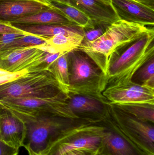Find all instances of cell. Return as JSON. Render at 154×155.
Segmentation results:
<instances>
[{
    "mask_svg": "<svg viewBox=\"0 0 154 155\" xmlns=\"http://www.w3.org/2000/svg\"><path fill=\"white\" fill-rule=\"evenodd\" d=\"M111 24L91 21L82 27L84 39L82 43L93 41L102 36Z\"/></svg>",
    "mask_w": 154,
    "mask_h": 155,
    "instance_id": "603a6c76",
    "label": "cell"
},
{
    "mask_svg": "<svg viewBox=\"0 0 154 155\" xmlns=\"http://www.w3.org/2000/svg\"><path fill=\"white\" fill-rule=\"evenodd\" d=\"M46 2L48 0H45ZM53 1H57V2H60L64 3L69 4L70 0H53Z\"/></svg>",
    "mask_w": 154,
    "mask_h": 155,
    "instance_id": "1f68e13d",
    "label": "cell"
},
{
    "mask_svg": "<svg viewBox=\"0 0 154 155\" xmlns=\"http://www.w3.org/2000/svg\"><path fill=\"white\" fill-rule=\"evenodd\" d=\"M149 29L144 25L119 20L112 24L98 39L82 43L76 51L86 54L105 77L114 55L135 41Z\"/></svg>",
    "mask_w": 154,
    "mask_h": 155,
    "instance_id": "6da1fadb",
    "label": "cell"
},
{
    "mask_svg": "<svg viewBox=\"0 0 154 155\" xmlns=\"http://www.w3.org/2000/svg\"><path fill=\"white\" fill-rule=\"evenodd\" d=\"M40 1H42V2H46V1H45V0H40Z\"/></svg>",
    "mask_w": 154,
    "mask_h": 155,
    "instance_id": "836d02e7",
    "label": "cell"
},
{
    "mask_svg": "<svg viewBox=\"0 0 154 155\" xmlns=\"http://www.w3.org/2000/svg\"><path fill=\"white\" fill-rule=\"evenodd\" d=\"M105 1H109V2H110V1H111V0H105Z\"/></svg>",
    "mask_w": 154,
    "mask_h": 155,
    "instance_id": "d590c367",
    "label": "cell"
},
{
    "mask_svg": "<svg viewBox=\"0 0 154 155\" xmlns=\"http://www.w3.org/2000/svg\"><path fill=\"white\" fill-rule=\"evenodd\" d=\"M47 40L46 38L32 35H24L10 44L6 50L37 47L45 44Z\"/></svg>",
    "mask_w": 154,
    "mask_h": 155,
    "instance_id": "cb8c5ba5",
    "label": "cell"
},
{
    "mask_svg": "<svg viewBox=\"0 0 154 155\" xmlns=\"http://www.w3.org/2000/svg\"><path fill=\"white\" fill-rule=\"evenodd\" d=\"M126 138L146 155H154V124L139 120L125 113L107 117Z\"/></svg>",
    "mask_w": 154,
    "mask_h": 155,
    "instance_id": "ba28073f",
    "label": "cell"
},
{
    "mask_svg": "<svg viewBox=\"0 0 154 155\" xmlns=\"http://www.w3.org/2000/svg\"><path fill=\"white\" fill-rule=\"evenodd\" d=\"M117 106L123 113L142 121L154 124V105L136 104Z\"/></svg>",
    "mask_w": 154,
    "mask_h": 155,
    "instance_id": "7402d4cb",
    "label": "cell"
},
{
    "mask_svg": "<svg viewBox=\"0 0 154 155\" xmlns=\"http://www.w3.org/2000/svg\"><path fill=\"white\" fill-rule=\"evenodd\" d=\"M154 40L153 27L111 62L104 80L105 90L121 86L132 81L136 73L154 58Z\"/></svg>",
    "mask_w": 154,
    "mask_h": 155,
    "instance_id": "7a4b0ae2",
    "label": "cell"
},
{
    "mask_svg": "<svg viewBox=\"0 0 154 155\" xmlns=\"http://www.w3.org/2000/svg\"><path fill=\"white\" fill-rule=\"evenodd\" d=\"M15 28L30 35L49 39L58 35L84 36L82 27L58 24H24L10 23Z\"/></svg>",
    "mask_w": 154,
    "mask_h": 155,
    "instance_id": "2e32d148",
    "label": "cell"
},
{
    "mask_svg": "<svg viewBox=\"0 0 154 155\" xmlns=\"http://www.w3.org/2000/svg\"><path fill=\"white\" fill-rule=\"evenodd\" d=\"M68 53H65L58 57L47 69V71H49L53 75L58 82L61 92L67 97L68 99L70 98L69 73L68 64Z\"/></svg>",
    "mask_w": 154,
    "mask_h": 155,
    "instance_id": "d6986e66",
    "label": "cell"
},
{
    "mask_svg": "<svg viewBox=\"0 0 154 155\" xmlns=\"http://www.w3.org/2000/svg\"><path fill=\"white\" fill-rule=\"evenodd\" d=\"M52 7L47 2L40 0H0V22L11 23L21 17Z\"/></svg>",
    "mask_w": 154,
    "mask_h": 155,
    "instance_id": "7c38bea8",
    "label": "cell"
},
{
    "mask_svg": "<svg viewBox=\"0 0 154 155\" xmlns=\"http://www.w3.org/2000/svg\"><path fill=\"white\" fill-rule=\"evenodd\" d=\"M138 78L141 84L154 87V58L147 62L141 69Z\"/></svg>",
    "mask_w": 154,
    "mask_h": 155,
    "instance_id": "d4e9b609",
    "label": "cell"
},
{
    "mask_svg": "<svg viewBox=\"0 0 154 155\" xmlns=\"http://www.w3.org/2000/svg\"><path fill=\"white\" fill-rule=\"evenodd\" d=\"M19 149L11 147L0 140V155H18Z\"/></svg>",
    "mask_w": 154,
    "mask_h": 155,
    "instance_id": "4316f807",
    "label": "cell"
},
{
    "mask_svg": "<svg viewBox=\"0 0 154 155\" xmlns=\"http://www.w3.org/2000/svg\"><path fill=\"white\" fill-rule=\"evenodd\" d=\"M88 123L52 116H43L24 123L26 135L23 146L25 149L42 155L64 132L73 127Z\"/></svg>",
    "mask_w": 154,
    "mask_h": 155,
    "instance_id": "5b68a950",
    "label": "cell"
},
{
    "mask_svg": "<svg viewBox=\"0 0 154 155\" xmlns=\"http://www.w3.org/2000/svg\"><path fill=\"white\" fill-rule=\"evenodd\" d=\"M17 33L23 34L24 35H29V34L21 31L14 26H12L11 24L5 23L0 22V34Z\"/></svg>",
    "mask_w": 154,
    "mask_h": 155,
    "instance_id": "484cf974",
    "label": "cell"
},
{
    "mask_svg": "<svg viewBox=\"0 0 154 155\" xmlns=\"http://www.w3.org/2000/svg\"><path fill=\"white\" fill-rule=\"evenodd\" d=\"M83 39L84 36L58 35L47 39L45 44L36 47L49 53L69 52L76 51L82 43Z\"/></svg>",
    "mask_w": 154,
    "mask_h": 155,
    "instance_id": "ac0fdd59",
    "label": "cell"
},
{
    "mask_svg": "<svg viewBox=\"0 0 154 155\" xmlns=\"http://www.w3.org/2000/svg\"><path fill=\"white\" fill-rule=\"evenodd\" d=\"M26 135L25 124L6 111L0 112V140L11 147L20 149Z\"/></svg>",
    "mask_w": 154,
    "mask_h": 155,
    "instance_id": "9a60e30c",
    "label": "cell"
},
{
    "mask_svg": "<svg viewBox=\"0 0 154 155\" xmlns=\"http://www.w3.org/2000/svg\"><path fill=\"white\" fill-rule=\"evenodd\" d=\"M105 98L116 105L148 104L154 105V87L134 83L105 89Z\"/></svg>",
    "mask_w": 154,
    "mask_h": 155,
    "instance_id": "9c48e42d",
    "label": "cell"
},
{
    "mask_svg": "<svg viewBox=\"0 0 154 155\" xmlns=\"http://www.w3.org/2000/svg\"><path fill=\"white\" fill-rule=\"evenodd\" d=\"M11 73H10L9 72L7 71L2 70V69H0V77L5 76V75L10 74Z\"/></svg>",
    "mask_w": 154,
    "mask_h": 155,
    "instance_id": "4dcf8cb0",
    "label": "cell"
},
{
    "mask_svg": "<svg viewBox=\"0 0 154 155\" xmlns=\"http://www.w3.org/2000/svg\"><path fill=\"white\" fill-rule=\"evenodd\" d=\"M59 92L58 84L49 71H30L17 79L0 85V100L45 97Z\"/></svg>",
    "mask_w": 154,
    "mask_h": 155,
    "instance_id": "8992f818",
    "label": "cell"
},
{
    "mask_svg": "<svg viewBox=\"0 0 154 155\" xmlns=\"http://www.w3.org/2000/svg\"><path fill=\"white\" fill-rule=\"evenodd\" d=\"M69 4L80 10L91 21L112 24L120 20L109 1L70 0Z\"/></svg>",
    "mask_w": 154,
    "mask_h": 155,
    "instance_id": "5bb4252c",
    "label": "cell"
},
{
    "mask_svg": "<svg viewBox=\"0 0 154 155\" xmlns=\"http://www.w3.org/2000/svg\"><path fill=\"white\" fill-rule=\"evenodd\" d=\"M0 109L8 112L24 123L43 116L80 119L71 109L67 97L61 92L45 97L0 100Z\"/></svg>",
    "mask_w": 154,
    "mask_h": 155,
    "instance_id": "3957f363",
    "label": "cell"
},
{
    "mask_svg": "<svg viewBox=\"0 0 154 155\" xmlns=\"http://www.w3.org/2000/svg\"><path fill=\"white\" fill-rule=\"evenodd\" d=\"M27 151H28V153L29 155H42L36 153H34V152L31 151V150H28Z\"/></svg>",
    "mask_w": 154,
    "mask_h": 155,
    "instance_id": "d6a6232c",
    "label": "cell"
},
{
    "mask_svg": "<svg viewBox=\"0 0 154 155\" xmlns=\"http://www.w3.org/2000/svg\"><path fill=\"white\" fill-rule=\"evenodd\" d=\"M70 95L90 97L102 102L105 76L86 55L72 51L68 54Z\"/></svg>",
    "mask_w": 154,
    "mask_h": 155,
    "instance_id": "277c9868",
    "label": "cell"
},
{
    "mask_svg": "<svg viewBox=\"0 0 154 155\" xmlns=\"http://www.w3.org/2000/svg\"><path fill=\"white\" fill-rule=\"evenodd\" d=\"M120 21L140 25H154V10L133 0H111Z\"/></svg>",
    "mask_w": 154,
    "mask_h": 155,
    "instance_id": "4fadbf2b",
    "label": "cell"
},
{
    "mask_svg": "<svg viewBox=\"0 0 154 155\" xmlns=\"http://www.w3.org/2000/svg\"><path fill=\"white\" fill-rule=\"evenodd\" d=\"M28 71L25 70V71H21L19 72L11 73L5 75V76H2V77H0V85L11 82L14 79H17V78L20 77L23 74L26 73Z\"/></svg>",
    "mask_w": 154,
    "mask_h": 155,
    "instance_id": "83f0119b",
    "label": "cell"
},
{
    "mask_svg": "<svg viewBox=\"0 0 154 155\" xmlns=\"http://www.w3.org/2000/svg\"><path fill=\"white\" fill-rule=\"evenodd\" d=\"M105 132L97 153L101 155H146L122 135L106 117Z\"/></svg>",
    "mask_w": 154,
    "mask_h": 155,
    "instance_id": "8fae6325",
    "label": "cell"
},
{
    "mask_svg": "<svg viewBox=\"0 0 154 155\" xmlns=\"http://www.w3.org/2000/svg\"><path fill=\"white\" fill-rule=\"evenodd\" d=\"M96 155H101L99 154V153H97Z\"/></svg>",
    "mask_w": 154,
    "mask_h": 155,
    "instance_id": "e575fe53",
    "label": "cell"
},
{
    "mask_svg": "<svg viewBox=\"0 0 154 155\" xmlns=\"http://www.w3.org/2000/svg\"><path fill=\"white\" fill-rule=\"evenodd\" d=\"M68 103L71 109L77 115V113L98 114L103 109L101 101L86 96H71L68 99Z\"/></svg>",
    "mask_w": 154,
    "mask_h": 155,
    "instance_id": "ffe728a7",
    "label": "cell"
},
{
    "mask_svg": "<svg viewBox=\"0 0 154 155\" xmlns=\"http://www.w3.org/2000/svg\"><path fill=\"white\" fill-rule=\"evenodd\" d=\"M13 23L24 24H58L78 26L70 21L61 12L53 7L34 14L21 17Z\"/></svg>",
    "mask_w": 154,
    "mask_h": 155,
    "instance_id": "e0dca14e",
    "label": "cell"
},
{
    "mask_svg": "<svg viewBox=\"0 0 154 155\" xmlns=\"http://www.w3.org/2000/svg\"><path fill=\"white\" fill-rule=\"evenodd\" d=\"M105 128L102 122L73 127L64 132L42 155H62L77 149L98 152Z\"/></svg>",
    "mask_w": 154,
    "mask_h": 155,
    "instance_id": "52a82bcc",
    "label": "cell"
},
{
    "mask_svg": "<svg viewBox=\"0 0 154 155\" xmlns=\"http://www.w3.org/2000/svg\"><path fill=\"white\" fill-rule=\"evenodd\" d=\"M46 52L36 47L9 49L0 52V69L12 73L37 67Z\"/></svg>",
    "mask_w": 154,
    "mask_h": 155,
    "instance_id": "30bf717a",
    "label": "cell"
},
{
    "mask_svg": "<svg viewBox=\"0 0 154 155\" xmlns=\"http://www.w3.org/2000/svg\"><path fill=\"white\" fill-rule=\"evenodd\" d=\"M47 2L52 7L61 12L70 21L78 26L84 27L90 21V19L84 13L68 4L53 0H48Z\"/></svg>",
    "mask_w": 154,
    "mask_h": 155,
    "instance_id": "44dd1931",
    "label": "cell"
},
{
    "mask_svg": "<svg viewBox=\"0 0 154 155\" xmlns=\"http://www.w3.org/2000/svg\"><path fill=\"white\" fill-rule=\"evenodd\" d=\"M154 10V0H133Z\"/></svg>",
    "mask_w": 154,
    "mask_h": 155,
    "instance_id": "f546056e",
    "label": "cell"
},
{
    "mask_svg": "<svg viewBox=\"0 0 154 155\" xmlns=\"http://www.w3.org/2000/svg\"><path fill=\"white\" fill-rule=\"evenodd\" d=\"M97 152L86 149H77L70 151L62 155H96Z\"/></svg>",
    "mask_w": 154,
    "mask_h": 155,
    "instance_id": "f1b7e54d",
    "label": "cell"
}]
</instances>
